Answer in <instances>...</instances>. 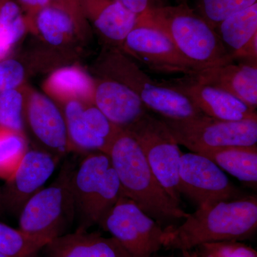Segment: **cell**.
<instances>
[{"label":"cell","instance_id":"cell-4","mask_svg":"<svg viewBox=\"0 0 257 257\" xmlns=\"http://www.w3.org/2000/svg\"><path fill=\"white\" fill-rule=\"evenodd\" d=\"M94 69L98 77L114 79L130 88L149 110L162 117L183 119L203 114L187 96L163 80H154L119 49L104 47Z\"/></svg>","mask_w":257,"mask_h":257},{"label":"cell","instance_id":"cell-18","mask_svg":"<svg viewBox=\"0 0 257 257\" xmlns=\"http://www.w3.org/2000/svg\"><path fill=\"white\" fill-rule=\"evenodd\" d=\"M86 20L106 44L121 50L138 15L115 0H82Z\"/></svg>","mask_w":257,"mask_h":257},{"label":"cell","instance_id":"cell-13","mask_svg":"<svg viewBox=\"0 0 257 257\" xmlns=\"http://www.w3.org/2000/svg\"><path fill=\"white\" fill-rule=\"evenodd\" d=\"M62 107L72 150L107 154L121 128L111 123L94 104L71 101Z\"/></svg>","mask_w":257,"mask_h":257},{"label":"cell","instance_id":"cell-29","mask_svg":"<svg viewBox=\"0 0 257 257\" xmlns=\"http://www.w3.org/2000/svg\"><path fill=\"white\" fill-rule=\"evenodd\" d=\"M197 257H257L256 251L240 241L204 243L194 248Z\"/></svg>","mask_w":257,"mask_h":257},{"label":"cell","instance_id":"cell-27","mask_svg":"<svg viewBox=\"0 0 257 257\" xmlns=\"http://www.w3.org/2000/svg\"><path fill=\"white\" fill-rule=\"evenodd\" d=\"M28 85L0 94V127L25 133L24 111Z\"/></svg>","mask_w":257,"mask_h":257},{"label":"cell","instance_id":"cell-17","mask_svg":"<svg viewBox=\"0 0 257 257\" xmlns=\"http://www.w3.org/2000/svg\"><path fill=\"white\" fill-rule=\"evenodd\" d=\"M94 79L93 103L118 127L124 130L149 112L140 98L122 83L105 77Z\"/></svg>","mask_w":257,"mask_h":257},{"label":"cell","instance_id":"cell-15","mask_svg":"<svg viewBox=\"0 0 257 257\" xmlns=\"http://www.w3.org/2000/svg\"><path fill=\"white\" fill-rule=\"evenodd\" d=\"M163 82L187 96L203 114L208 116L231 121L257 119L255 108L229 93L198 82L188 75Z\"/></svg>","mask_w":257,"mask_h":257},{"label":"cell","instance_id":"cell-36","mask_svg":"<svg viewBox=\"0 0 257 257\" xmlns=\"http://www.w3.org/2000/svg\"><path fill=\"white\" fill-rule=\"evenodd\" d=\"M3 212H4V210H3V205H2L1 193H0V215H1Z\"/></svg>","mask_w":257,"mask_h":257},{"label":"cell","instance_id":"cell-22","mask_svg":"<svg viewBox=\"0 0 257 257\" xmlns=\"http://www.w3.org/2000/svg\"><path fill=\"white\" fill-rule=\"evenodd\" d=\"M223 171L246 183L256 184L257 147H227L200 152Z\"/></svg>","mask_w":257,"mask_h":257},{"label":"cell","instance_id":"cell-8","mask_svg":"<svg viewBox=\"0 0 257 257\" xmlns=\"http://www.w3.org/2000/svg\"><path fill=\"white\" fill-rule=\"evenodd\" d=\"M124 130L138 142L161 185L180 204L179 169L182 153L165 121L148 112Z\"/></svg>","mask_w":257,"mask_h":257},{"label":"cell","instance_id":"cell-16","mask_svg":"<svg viewBox=\"0 0 257 257\" xmlns=\"http://www.w3.org/2000/svg\"><path fill=\"white\" fill-rule=\"evenodd\" d=\"M32 35L44 45L39 48L38 60L47 61L50 62L49 65L53 67L54 62L61 67L60 62L65 64L67 60L74 58L79 51V45L84 42L70 18L51 6L42 10L37 17Z\"/></svg>","mask_w":257,"mask_h":257},{"label":"cell","instance_id":"cell-21","mask_svg":"<svg viewBox=\"0 0 257 257\" xmlns=\"http://www.w3.org/2000/svg\"><path fill=\"white\" fill-rule=\"evenodd\" d=\"M42 88L47 96L62 106L71 101L94 104V79L76 64L54 69Z\"/></svg>","mask_w":257,"mask_h":257},{"label":"cell","instance_id":"cell-1","mask_svg":"<svg viewBox=\"0 0 257 257\" xmlns=\"http://www.w3.org/2000/svg\"><path fill=\"white\" fill-rule=\"evenodd\" d=\"M111 165L123 192L164 229L177 226L188 216L161 185L137 140L126 130H119L109 152Z\"/></svg>","mask_w":257,"mask_h":257},{"label":"cell","instance_id":"cell-38","mask_svg":"<svg viewBox=\"0 0 257 257\" xmlns=\"http://www.w3.org/2000/svg\"><path fill=\"white\" fill-rule=\"evenodd\" d=\"M182 1L187 2V0H182Z\"/></svg>","mask_w":257,"mask_h":257},{"label":"cell","instance_id":"cell-31","mask_svg":"<svg viewBox=\"0 0 257 257\" xmlns=\"http://www.w3.org/2000/svg\"><path fill=\"white\" fill-rule=\"evenodd\" d=\"M50 6L60 10L70 18L81 40L87 42L91 37V27L83 12L82 0H50Z\"/></svg>","mask_w":257,"mask_h":257},{"label":"cell","instance_id":"cell-10","mask_svg":"<svg viewBox=\"0 0 257 257\" xmlns=\"http://www.w3.org/2000/svg\"><path fill=\"white\" fill-rule=\"evenodd\" d=\"M179 178L180 194L189 197L198 208L246 197L219 166L195 152L182 154Z\"/></svg>","mask_w":257,"mask_h":257},{"label":"cell","instance_id":"cell-26","mask_svg":"<svg viewBox=\"0 0 257 257\" xmlns=\"http://www.w3.org/2000/svg\"><path fill=\"white\" fill-rule=\"evenodd\" d=\"M28 150L25 135L0 127V178H10Z\"/></svg>","mask_w":257,"mask_h":257},{"label":"cell","instance_id":"cell-6","mask_svg":"<svg viewBox=\"0 0 257 257\" xmlns=\"http://www.w3.org/2000/svg\"><path fill=\"white\" fill-rule=\"evenodd\" d=\"M75 167L64 164L55 181L29 199L19 214V229L49 242L68 234L75 223L72 188Z\"/></svg>","mask_w":257,"mask_h":257},{"label":"cell","instance_id":"cell-2","mask_svg":"<svg viewBox=\"0 0 257 257\" xmlns=\"http://www.w3.org/2000/svg\"><path fill=\"white\" fill-rule=\"evenodd\" d=\"M256 228V197L246 196L198 208L182 224L165 229L163 248L182 252L204 243L242 241Z\"/></svg>","mask_w":257,"mask_h":257},{"label":"cell","instance_id":"cell-25","mask_svg":"<svg viewBox=\"0 0 257 257\" xmlns=\"http://www.w3.org/2000/svg\"><path fill=\"white\" fill-rule=\"evenodd\" d=\"M50 243L0 222V253L8 257H37Z\"/></svg>","mask_w":257,"mask_h":257},{"label":"cell","instance_id":"cell-33","mask_svg":"<svg viewBox=\"0 0 257 257\" xmlns=\"http://www.w3.org/2000/svg\"><path fill=\"white\" fill-rule=\"evenodd\" d=\"M231 56L233 60L236 59H249L253 62H257V33L239 50L234 52Z\"/></svg>","mask_w":257,"mask_h":257},{"label":"cell","instance_id":"cell-34","mask_svg":"<svg viewBox=\"0 0 257 257\" xmlns=\"http://www.w3.org/2000/svg\"><path fill=\"white\" fill-rule=\"evenodd\" d=\"M125 7L126 9L137 15H140L150 8H154V0H115Z\"/></svg>","mask_w":257,"mask_h":257},{"label":"cell","instance_id":"cell-7","mask_svg":"<svg viewBox=\"0 0 257 257\" xmlns=\"http://www.w3.org/2000/svg\"><path fill=\"white\" fill-rule=\"evenodd\" d=\"M160 118L177 144L195 153L257 144V119L224 121L204 114L183 119Z\"/></svg>","mask_w":257,"mask_h":257},{"label":"cell","instance_id":"cell-19","mask_svg":"<svg viewBox=\"0 0 257 257\" xmlns=\"http://www.w3.org/2000/svg\"><path fill=\"white\" fill-rule=\"evenodd\" d=\"M188 76L198 82L229 93L256 109L257 64L230 62L201 69Z\"/></svg>","mask_w":257,"mask_h":257},{"label":"cell","instance_id":"cell-5","mask_svg":"<svg viewBox=\"0 0 257 257\" xmlns=\"http://www.w3.org/2000/svg\"><path fill=\"white\" fill-rule=\"evenodd\" d=\"M72 188L79 231L99 225L124 195L109 155L101 152L88 154L75 167Z\"/></svg>","mask_w":257,"mask_h":257},{"label":"cell","instance_id":"cell-32","mask_svg":"<svg viewBox=\"0 0 257 257\" xmlns=\"http://www.w3.org/2000/svg\"><path fill=\"white\" fill-rule=\"evenodd\" d=\"M17 3L26 21L28 32L33 34L37 17L42 10L50 6V0H18Z\"/></svg>","mask_w":257,"mask_h":257},{"label":"cell","instance_id":"cell-12","mask_svg":"<svg viewBox=\"0 0 257 257\" xmlns=\"http://www.w3.org/2000/svg\"><path fill=\"white\" fill-rule=\"evenodd\" d=\"M24 122L41 150L56 158L72 151L63 111L46 94L28 87Z\"/></svg>","mask_w":257,"mask_h":257},{"label":"cell","instance_id":"cell-23","mask_svg":"<svg viewBox=\"0 0 257 257\" xmlns=\"http://www.w3.org/2000/svg\"><path fill=\"white\" fill-rule=\"evenodd\" d=\"M216 29L226 50L232 55L257 33V3L231 15Z\"/></svg>","mask_w":257,"mask_h":257},{"label":"cell","instance_id":"cell-3","mask_svg":"<svg viewBox=\"0 0 257 257\" xmlns=\"http://www.w3.org/2000/svg\"><path fill=\"white\" fill-rule=\"evenodd\" d=\"M137 23L163 32L182 55L203 69L234 62L216 30L187 2L150 8Z\"/></svg>","mask_w":257,"mask_h":257},{"label":"cell","instance_id":"cell-14","mask_svg":"<svg viewBox=\"0 0 257 257\" xmlns=\"http://www.w3.org/2000/svg\"><path fill=\"white\" fill-rule=\"evenodd\" d=\"M58 159L48 152L28 150L10 178L0 188L3 210L18 216L26 202L55 172Z\"/></svg>","mask_w":257,"mask_h":257},{"label":"cell","instance_id":"cell-30","mask_svg":"<svg viewBox=\"0 0 257 257\" xmlns=\"http://www.w3.org/2000/svg\"><path fill=\"white\" fill-rule=\"evenodd\" d=\"M27 69L21 61L13 57L0 60V94L26 84Z\"/></svg>","mask_w":257,"mask_h":257},{"label":"cell","instance_id":"cell-39","mask_svg":"<svg viewBox=\"0 0 257 257\" xmlns=\"http://www.w3.org/2000/svg\"><path fill=\"white\" fill-rule=\"evenodd\" d=\"M152 257H155V256H152Z\"/></svg>","mask_w":257,"mask_h":257},{"label":"cell","instance_id":"cell-11","mask_svg":"<svg viewBox=\"0 0 257 257\" xmlns=\"http://www.w3.org/2000/svg\"><path fill=\"white\" fill-rule=\"evenodd\" d=\"M121 51L160 73L191 75L203 69L182 55L163 32L143 24L136 23Z\"/></svg>","mask_w":257,"mask_h":257},{"label":"cell","instance_id":"cell-20","mask_svg":"<svg viewBox=\"0 0 257 257\" xmlns=\"http://www.w3.org/2000/svg\"><path fill=\"white\" fill-rule=\"evenodd\" d=\"M47 257H132L114 238L76 230L50 241Z\"/></svg>","mask_w":257,"mask_h":257},{"label":"cell","instance_id":"cell-28","mask_svg":"<svg viewBox=\"0 0 257 257\" xmlns=\"http://www.w3.org/2000/svg\"><path fill=\"white\" fill-rule=\"evenodd\" d=\"M257 0H198L199 15L214 30L231 15L249 8Z\"/></svg>","mask_w":257,"mask_h":257},{"label":"cell","instance_id":"cell-9","mask_svg":"<svg viewBox=\"0 0 257 257\" xmlns=\"http://www.w3.org/2000/svg\"><path fill=\"white\" fill-rule=\"evenodd\" d=\"M99 226L109 232L132 257H152L163 248L165 229L125 195Z\"/></svg>","mask_w":257,"mask_h":257},{"label":"cell","instance_id":"cell-35","mask_svg":"<svg viewBox=\"0 0 257 257\" xmlns=\"http://www.w3.org/2000/svg\"><path fill=\"white\" fill-rule=\"evenodd\" d=\"M181 253H182V256L181 257H197L195 251H192V250H191V251H182Z\"/></svg>","mask_w":257,"mask_h":257},{"label":"cell","instance_id":"cell-37","mask_svg":"<svg viewBox=\"0 0 257 257\" xmlns=\"http://www.w3.org/2000/svg\"><path fill=\"white\" fill-rule=\"evenodd\" d=\"M0 257H8V256H4V255L2 254V253H0Z\"/></svg>","mask_w":257,"mask_h":257},{"label":"cell","instance_id":"cell-24","mask_svg":"<svg viewBox=\"0 0 257 257\" xmlns=\"http://www.w3.org/2000/svg\"><path fill=\"white\" fill-rule=\"evenodd\" d=\"M28 32L26 21L17 2L0 0V60L10 57Z\"/></svg>","mask_w":257,"mask_h":257}]
</instances>
